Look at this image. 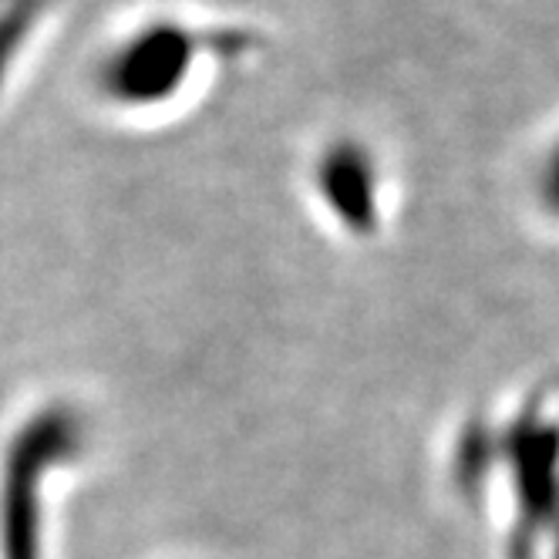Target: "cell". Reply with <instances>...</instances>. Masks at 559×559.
I'll list each match as a JSON object with an SVG mask.
<instances>
[{
  "label": "cell",
  "instance_id": "1",
  "mask_svg": "<svg viewBox=\"0 0 559 559\" xmlns=\"http://www.w3.org/2000/svg\"><path fill=\"white\" fill-rule=\"evenodd\" d=\"M199 48H203V34L182 27L179 21H152L108 55L102 88L126 108L169 102L186 85Z\"/></svg>",
  "mask_w": 559,
  "mask_h": 559
},
{
  "label": "cell",
  "instance_id": "4",
  "mask_svg": "<svg viewBox=\"0 0 559 559\" xmlns=\"http://www.w3.org/2000/svg\"><path fill=\"white\" fill-rule=\"evenodd\" d=\"M4 4H11V0H0V8H4Z\"/></svg>",
  "mask_w": 559,
  "mask_h": 559
},
{
  "label": "cell",
  "instance_id": "2",
  "mask_svg": "<svg viewBox=\"0 0 559 559\" xmlns=\"http://www.w3.org/2000/svg\"><path fill=\"white\" fill-rule=\"evenodd\" d=\"M321 186L344 219L368 223L374 210V163L361 142L341 139L328 145L321 158Z\"/></svg>",
  "mask_w": 559,
  "mask_h": 559
},
{
  "label": "cell",
  "instance_id": "3",
  "mask_svg": "<svg viewBox=\"0 0 559 559\" xmlns=\"http://www.w3.org/2000/svg\"><path fill=\"white\" fill-rule=\"evenodd\" d=\"M41 4L37 0H11V4L0 8V82L8 78L17 51L24 48L31 27L37 24Z\"/></svg>",
  "mask_w": 559,
  "mask_h": 559
}]
</instances>
